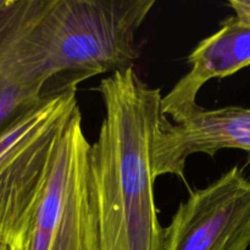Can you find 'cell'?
<instances>
[{"label": "cell", "mask_w": 250, "mask_h": 250, "mask_svg": "<svg viewBox=\"0 0 250 250\" xmlns=\"http://www.w3.org/2000/svg\"><path fill=\"white\" fill-rule=\"evenodd\" d=\"M104 104L90 172L99 220L100 250H161L151 149L161 117L160 88L136 67L111 73L97 87Z\"/></svg>", "instance_id": "obj_1"}, {"label": "cell", "mask_w": 250, "mask_h": 250, "mask_svg": "<svg viewBox=\"0 0 250 250\" xmlns=\"http://www.w3.org/2000/svg\"><path fill=\"white\" fill-rule=\"evenodd\" d=\"M155 0H49L34 36L45 56L44 98L77 90L94 76L134 67L137 32Z\"/></svg>", "instance_id": "obj_2"}, {"label": "cell", "mask_w": 250, "mask_h": 250, "mask_svg": "<svg viewBox=\"0 0 250 250\" xmlns=\"http://www.w3.org/2000/svg\"><path fill=\"white\" fill-rule=\"evenodd\" d=\"M14 250H100L90 143L80 107L61 132L33 214Z\"/></svg>", "instance_id": "obj_3"}, {"label": "cell", "mask_w": 250, "mask_h": 250, "mask_svg": "<svg viewBox=\"0 0 250 250\" xmlns=\"http://www.w3.org/2000/svg\"><path fill=\"white\" fill-rule=\"evenodd\" d=\"M76 92L44 99L0 137V250L15 249L33 214L61 132L80 107Z\"/></svg>", "instance_id": "obj_4"}, {"label": "cell", "mask_w": 250, "mask_h": 250, "mask_svg": "<svg viewBox=\"0 0 250 250\" xmlns=\"http://www.w3.org/2000/svg\"><path fill=\"white\" fill-rule=\"evenodd\" d=\"M250 177L233 166L202 189H189L170 224L161 250H248Z\"/></svg>", "instance_id": "obj_5"}, {"label": "cell", "mask_w": 250, "mask_h": 250, "mask_svg": "<svg viewBox=\"0 0 250 250\" xmlns=\"http://www.w3.org/2000/svg\"><path fill=\"white\" fill-rule=\"evenodd\" d=\"M48 4L0 0V137L45 99L49 70L34 29Z\"/></svg>", "instance_id": "obj_6"}, {"label": "cell", "mask_w": 250, "mask_h": 250, "mask_svg": "<svg viewBox=\"0 0 250 250\" xmlns=\"http://www.w3.org/2000/svg\"><path fill=\"white\" fill-rule=\"evenodd\" d=\"M224 149L246 151L250 163V107L204 109L199 105L178 124L161 115L151 149L154 175L156 178L172 175L186 182L189 156L205 154L214 158Z\"/></svg>", "instance_id": "obj_7"}, {"label": "cell", "mask_w": 250, "mask_h": 250, "mask_svg": "<svg viewBox=\"0 0 250 250\" xmlns=\"http://www.w3.org/2000/svg\"><path fill=\"white\" fill-rule=\"evenodd\" d=\"M189 71L161 98V115L183 121L199 104L198 93L209 81L226 78L250 65V29L229 16L211 36L202 39L187 58Z\"/></svg>", "instance_id": "obj_8"}, {"label": "cell", "mask_w": 250, "mask_h": 250, "mask_svg": "<svg viewBox=\"0 0 250 250\" xmlns=\"http://www.w3.org/2000/svg\"><path fill=\"white\" fill-rule=\"evenodd\" d=\"M227 5L234 11L237 22L250 29V0H229Z\"/></svg>", "instance_id": "obj_9"}]
</instances>
